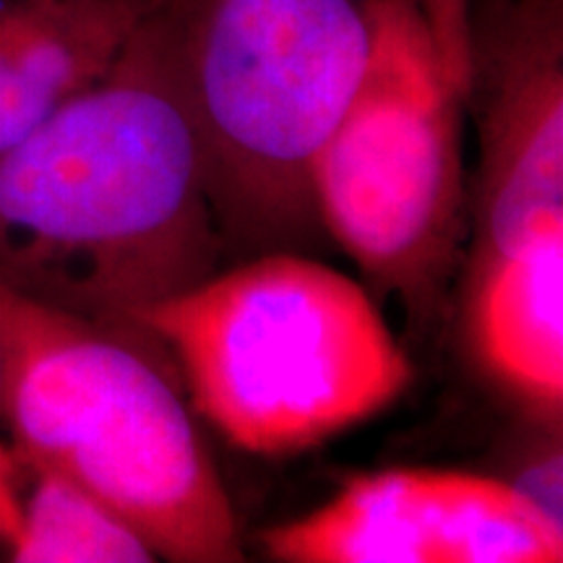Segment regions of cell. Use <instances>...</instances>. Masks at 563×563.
Segmentation results:
<instances>
[{
  "instance_id": "8fae6325",
  "label": "cell",
  "mask_w": 563,
  "mask_h": 563,
  "mask_svg": "<svg viewBox=\"0 0 563 563\" xmlns=\"http://www.w3.org/2000/svg\"><path fill=\"white\" fill-rule=\"evenodd\" d=\"M426 16L449 79L464 95L470 89V0H415Z\"/></svg>"
},
{
  "instance_id": "6da1fadb",
  "label": "cell",
  "mask_w": 563,
  "mask_h": 563,
  "mask_svg": "<svg viewBox=\"0 0 563 563\" xmlns=\"http://www.w3.org/2000/svg\"><path fill=\"white\" fill-rule=\"evenodd\" d=\"M224 258L199 136L159 32L0 157V282L104 327Z\"/></svg>"
},
{
  "instance_id": "ba28073f",
  "label": "cell",
  "mask_w": 563,
  "mask_h": 563,
  "mask_svg": "<svg viewBox=\"0 0 563 563\" xmlns=\"http://www.w3.org/2000/svg\"><path fill=\"white\" fill-rule=\"evenodd\" d=\"M464 336L493 389L545 431H561L563 214L470 262Z\"/></svg>"
},
{
  "instance_id": "8992f818",
  "label": "cell",
  "mask_w": 563,
  "mask_h": 563,
  "mask_svg": "<svg viewBox=\"0 0 563 563\" xmlns=\"http://www.w3.org/2000/svg\"><path fill=\"white\" fill-rule=\"evenodd\" d=\"M262 545L285 563H559L563 525L501 477L389 467L344 481Z\"/></svg>"
},
{
  "instance_id": "7a4b0ae2",
  "label": "cell",
  "mask_w": 563,
  "mask_h": 563,
  "mask_svg": "<svg viewBox=\"0 0 563 563\" xmlns=\"http://www.w3.org/2000/svg\"><path fill=\"white\" fill-rule=\"evenodd\" d=\"M199 136L224 258L323 241L313 165L371 53L373 0H146Z\"/></svg>"
},
{
  "instance_id": "3957f363",
  "label": "cell",
  "mask_w": 563,
  "mask_h": 563,
  "mask_svg": "<svg viewBox=\"0 0 563 563\" xmlns=\"http://www.w3.org/2000/svg\"><path fill=\"white\" fill-rule=\"evenodd\" d=\"M150 344L0 282L5 439L21 467L95 493L157 559L243 561L222 477Z\"/></svg>"
},
{
  "instance_id": "9c48e42d",
  "label": "cell",
  "mask_w": 563,
  "mask_h": 563,
  "mask_svg": "<svg viewBox=\"0 0 563 563\" xmlns=\"http://www.w3.org/2000/svg\"><path fill=\"white\" fill-rule=\"evenodd\" d=\"M146 0H0V157L118 60Z\"/></svg>"
},
{
  "instance_id": "7c38bea8",
  "label": "cell",
  "mask_w": 563,
  "mask_h": 563,
  "mask_svg": "<svg viewBox=\"0 0 563 563\" xmlns=\"http://www.w3.org/2000/svg\"><path fill=\"white\" fill-rule=\"evenodd\" d=\"M21 483H24V473H21V464L5 439L3 422H0V551L3 553L9 551L19 532Z\"/></svg>"
},
{
  "instance_id": "30bf717a",
  "label": "cell",
  "mask_w": 563,
  "mask_h": 563,
  "mask_svg": "<svg viewBox=\"0 0 563 563\" xmlns=\"http://www.w3.org/2000/svg\"><path fill=\"white\" fill-rule=\"evenodd\" d=\"M21 522L9 545L16 563H152L141 534L95 493L47 467H21Z\"/></svg>"
},
{
  "instance_id": "5b68a950",
  "label": "cell",
  "mask_w": 563,
  "mask_h": 563,
  "mask_svg": "<svg viewBox=\"0 0 563 563\" xmlns=\"http://www.w3.org/2000/svg\"><path fill=\"white\" fill-rule=\"evenodd\" d=\"M464 95L415 0H373L363 79L313 165L323 235L368 285L431 306L464 232Z\"/></svg>"
},
{
  "instance_id": "277c9868",
  "label": "cell",
  "mask_w": 563,
  "mask_h": 563,
  "mask_svg": "<svg viewBox=\"0 0 563 563\" xmlns=\"http://www.w3.org/2000/svg\"><path fill=\"white\" fill-rule=\"evenodd\" d=\"M238 452L287 456L389 410L412 363L368 287L300 251L217 269L133 316Z\"/></svg>"
},
{
  "instance_id": "52a82bcc",
  "label": "cell",
  "mask_w": 563,
  "mask_h": 563,
  "mask_svg": "<svg viewBox=\"0 0 563 563\" xmlns=\"http://www.w3.org/2000/svg\"><path fill=\"white\" fill-rule=\"evenodd\" d=\"M481 121L473 256L563 214V0H470V89Z\"/></svg>"
}]
</instances>
